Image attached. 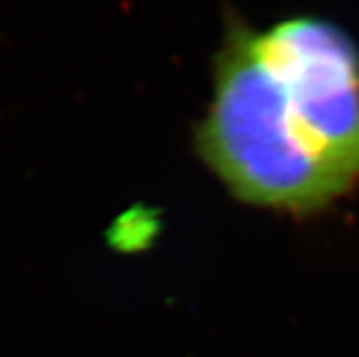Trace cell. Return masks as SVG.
<instances>
[{
    "label": "cell",
    "instance_id": "cell-1",
    "mask_svg": "<svg viewBox=\"0 0 359 357\" xmlns=\"http://www.w3.org/2000/svg\"><path fill=\"white\" fill-rule=\"evenodd\" d=\"M194 149L237 203L310 219L359 184V50L318 15L259 29L233 11Z\"/></svg>",
    "mask_w": 359,
    "mask_h": 357
}]
</instances>
